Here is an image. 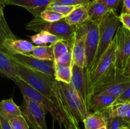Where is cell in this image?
Masks as SVG:
<instances>
[{
    "instance_id": "1",
    "label": "cell",
    "mask_w": 130,
    "mask_h": 129,
    "mask_svg": "<svg viewBox=\"0 0 130 129\" xmlns=\"http://www.w3.org/2000/svg\"><path fill=\"white\" fill-rule=\"evenodd\" d=\"M15 66L20 79L53 101L58 110L55 92L56 80L54 77L16 61Z\"/></svg>"
},
{
    "instance_id": "2",
    "label": "cell",
    "mask_w": 130,
    "mask_h": 129,
    "mask_svg": "<svg viewBox=\"0 0 130 129\" xmlns=\"http://www.w3.org/2000/svg\"><path fill=\"white\" fill-rule=\"evenodd\" d=\"M116 42L114 37L110 45L89 75L92 91L95 87L108 83L120 75L116 67Z\"/></svg>"
},
{
    "instance_id": "3",
    "label": "cell",
    "mask_w": 130,
    "mask_h": 129,
    "mask_svg": "<svg viewBox=\"0 0 130 129\" xmlns=\"http://www.w3.org/2000/svg\"><path fill=\"white\" fill-rule=\"evenodd\" d=\"M121 25L119 16L114 10H109L105 16L99 22V45L97 51L91 65L90 73L97 64L102 56L106 51L112 40L118 27ZM90 79V78H89Z\"/></svg>"
},
{
    "instance_id": "4",
    "label": "cell",
    "mask_w": 130,
    "mask_h": 129,
    "mask_svg": "<svg viewBox=\"0 0 130 129\" xmlns=\"http://www.w3.org/2000/svg\"><path fill=\"white\" fill-rule=\"evenodd\" d=\"M27 30H32L39 33L41 31H47L68 42L72 46L76 34V26L69 24L64 18L55 22L44 21L40 16L34 17L25 26Z\"/></svg>"
},
{
    "instance_id": "5",
    "label": "cell",
    "mask_w": 130,
    "mask_h": 129,
    "mask_svg": "<svg viewBox=\"0 0 130 129\" xmlns=\"http://www.w3.org/2000/svg\"><path fill=\"white\" fill-rule=\"evenodd\" d=\"M65 104L77 121H83L90 114L86 104L71 83L57 81Z\"/></svg>"
},
{
    "instance_id": "6",
    "label": "cell",
    "mask_w": 130,
    "mask_h": 129,
    "mask_svg": "<svg viewBox=\"0 0 130 129\" xmlns=\"http://www.w3.org/2000/svg\"><path fill=\"white\" fill-rule=\"evenodd\" d=\"M19 89L21 91L23 96L28 97L31 99L33 101H35L38 104L42 106L46 111H49L50 113L53 118V121L57 120L59 124L60 128H62V116L59 110L57 109V106L54 104V102L51 101L50 99L44 96L40 92L37 91L32 87L25 83L22 80H19L17 82Z\"/></svg>"
},
{
    "instance_id": "7",
    "label": "cell",
    "mask_w": 130,
    "mask_h": 129,
    "mask_svg": "<svg viewBox=\"0 0 130 129\" xmlns=\"http://www.w3.org/2000/svg\"><path fill=\"white\" fill-rule=\"evenodd\" d=\"M114 38L116 42V67L118 73L123 74L130 56V31L120 25Z\"/></svg>"
},
{
    "instance_id": "8",
    "label": "cell",
    "mask_w": 130,
    "mask_h": 129,
    "mask_svg": "<svg viewBox=\"0 0 130 129\" xmlns=\"http://www.w3.org/2000/svg\"><path fill=\"white\" fill-rule=\"evenodd\" d=\"M22 113L29 126L32 129H47L46 110L31 99L23 96Z\"/></svg>"
},
{
    "instance_id": "9",
    "label": "cell",
    "mask_w": 130,
    "mask_h": 129,
    "mask_svg": "<svg viewBox=\"0 0 130 129\" xmlns=\"http://www.w3.org/2000/svg\"><path fill=\"white\" fill-rule=\"evenodd\" d=\"M5 51L17 63L54 77L55 61L53 60L41 59L32 56L30 54L13 53L6 50H5Z\"/></svg>"
},
{
    "instance_id": "10",
    "label": "cell",
    "mask_w": 130,
    "mask_h": 129,
    "mask_svg": "<svg viewBox=\"0 0 130 129\" xmlns=\"http://www.w3.org/2000/svg\"><path fill=\"white\" fill-rule=\"evenodd\" d=\"M70 83L76 90L87 107L89 97L92 95V91L86 68H81L72 64V78Z\"/></svg>"
},
{
    "instance_id": "11",
    "label": "cell",
    "mask_w": 130,
    "mask_h": 129,
    "mask_svg": "<svg viewBox=\"0 0 130 129\" xmlns=\"http://www.w3.org/2000/svg\"><path fill=\"white\" fill-rule=\"evenodd\" d=\"M88 20L84 24L76 26L74 40L72 46L73 64L81 67H86L85 42L87 34Z\"/></svg>"
},
{
    "instance_id": "12",
    "label": "cell",
    "mask_w": 130,
    "mask_h": 129,
    "mask_svg": "<svg viewBox=\"0 0 130 129\" xmlns=\"http://www.w3.org/2000/svg\"><path fill=\"white\" fill-rule=\"evenodd\" d=\"M99 22H91L88 20V26L86 42H85V54H86L85 68L87 70L88 75L99 45Z\"/></svg>"
},
{
    "instance_id": "13",
    "label": "cell",
    "mask_w": 130,
    "mask_h": 129,
    "mask_svg": "<svg viewBox=\"0 0 130 129\" xmlns=\"http://www.w3.org/2000/svg\"><path fill=\"white\" fill-rule=\"evenodd\" d=\"M130 85V77L118 75L114 80L93 89V94H105L118 98Z\"/></svg>"
},
{
    "instance_id": "14",
    "label": "cell",
    "mask_w": 130,
    "mask_h": 129,
    "mask_svg": "<svg viewBox=\"0 0 130 129\" xmlns=\"http://www.w3.org/2000/svg\"><path fill=\"white\" fill-rule=\"evenodd\" d=\"M53 0H5L3 4L15 5L24 8L31 13L34 17L40 16L41 13L46 8Z\"/></svg>"
},
{
    "instance_id": "15",
    "label": "cell",
    "mask_w": 130,
    "mask_h": 129,
    "mask_svg": "<svg viewBox=\"0 0 130 129\" xmlns=\"http://www.w3.org/2000/svg\"><path fill=\"white\" fill-rule=\"evenodd\" d=\"M0 75L16 83L20 80L15 61L1 48H0Z\"/></svg>"
},
{
    "instance_id": "16",
    "label": "cell",
    "mask_w": 130,
    "mask_h": 129,
    "mask_svg": "<svg viewBox=\"0 0 130 129\" xmlns=\"http://www.w3.org/2000/svg\"><path fill=\"white\" fill-rule=\"evenodd\" d=\"M34 45L24 39L17 38H7L3 44L2 48L13 53L30 54Z\"/></svg>"
},
{
    "instance_id": "17",
    "label": "cell",
    "mask_w": 130,
    "mask_h": 129,
    "mask_svg": "<svg viewBox=\"0 0 130 129\" xmlns=\"http://www.w3.org/2000/svg\"><path fill=\"white\" fill-rule=\"evenodd\" d=\"M117 97L105 94H92L88 99L87 108L93 112L103 111L110 107L116 100Z\"/></svg>"
},
{
    "instance_id": "18",
    "label": "cell",
    "mask_w": 130,
    "mask_h": 129,
    "mask_svg": "<svg viewBox=\"0 0 130 129\" xmlns=\"http://www.w3.org/2000/svg\"><path fill=\"white\" fill-rule=\"evenodd\" d=\"M88 20L91 22H100L105 16L109 10L99 0L90 1L86 5Z\"/></svg>"
},
{
    "instance_id": "19",
    "label": "cell",
    "mask_w": 130,
    "mask_h": 129,
    "mask_svg": "<svg viewBox=\"0 0 130 129\" xmlns=\"http://www.w3.org/2000/svg\"><path fill=\"white\" fill-rule=\"evenodd\" d=\"M69 24L73 26H78L88 20L87 9L85 5H79L64 18Z\"/></svg>"
},
{
    "instance_id": "20",
    "label": "cell",
    "mask_w": 130,
    "mask_h": 129,
    "mask_svg": "<svg viewBox=\"0 0 130 129\" xmlns=\"http://www.w3.org/2000/svg\"><path fill=\"white\" fill-rule=\"evenodd\" d=\"M85 129H98L107 126V121L102 111L90 113L83 121Z\"/></svg>"
},
{
    "instance_id": "21",
    "label": "cell",
    "mask_w": 130,
    "mask_h": 129,
    "mask_svg": "<svg viewBox=\"0 0 130 129\" xmlns=\"http://www.w3.org/2000/svg\"><path fill=\"white\" fill-rule=\"evenodd\" d=\"M0 110L8 120L15 116L22 115L21 109L15 104L12 97L0 101Z\"/></svg>"
},
{
    "instance_id": "22",
    "label": "cell",
    "mask_w": 130,
    "mask_h": 129,
    "mask_svg": "<svg viewBox=\"0 0 130 129\" xmlns=\"http://www.w3.org/2000/svg\"><path fill=\"white\" fill-rule=\"evenodd\" d=\"M72 66L55 62V79L58 82L70 83L72 78Z\"/></svg>"
},
{
    "instance_id": "23",
    "label": "cell",
    "mask_w": 130,
    "mask_h": 129,
    "mask_svg": "<svg viewBox=\"0 0 130 129\" xmlns=\"http://www.w3.org/2000/svg\"><path fill=\"white\" fill-rule=\"evenodd\" d=\"M32 44L36 46H46L48 44H53L60 39L53 34L47 31H41L35 35L29 36Z\"/></svg>"
},
{
    "instance_id": "24",
    "label": "cell",
    "mask_w": 130,
    "mask_h": 129,
    "mask_svg": "<svg viewBox=\"0 0 130 129\" xmlns=\"http://www.w3.org/2000/svg\"><path fill=\"white\" fill-rule=\"evenodd\" d=\"M30 54L41 59L55 60L52 44L46 46H34Z\"/></svg>"
},
{
    "instance_id": "25",
    "label": "cell",
    "mask_w": 130,
    "mask_h": 129,
    "mask_svg": "<svg viewBox=\"0 0 130 129\" xmlns=\"http://www.w3.org/2000/svg\"><path fill=\"white\" fill-rule=\"evenodd\" d=\"M71 48H72V46L63 40H59L55 44H52L55 60H57L61 56L65 54Z\"/></svg>"
},
{
    "instance_id": "26",
    "label": "cell",
    "mask_w": 130,
    "mask_h": 129,
    "mask_svg": "<svg viewBox=\"0 0 130 129\" xmlns=\"http://www.w3.org/2000/svg\"><path fill=\"white\" fill-rule=\"evenodd\" d=\"M41 18L48 22H55L66 17V16L53 10L46 8L40 15Z\"/></svg>"
},
{
    "instance_id": "27",
    "label": "cell",
    "mask_w": 130,
    "mask_h": 129,
    "mask_svg": "<svg viewBox=\"0 0 130 129\" xmlns=\"http://www.w3.org/2000/svg\"><path fill=\"white\" fill-rule=\"evenodd\" d=\"M75 7L76 6H69V5H63L60 3L52 2L50 5H48L46 8L57 11L66 16L75 8Z\"/></svg>"
},
{
    "instance_id": "28",
    "label": "cell",
    "mask_w": 130,
    "mask_h": 129,
    "mask_svg": "<svg viewBox=\"0 0 130 129\" xmlns=\"http://www.w3.org/2000/svg\"><path fill=\"white\" fill-rule=\"evenodd\" d=\"M11 129H29V126L23 115L15 116L8 120Z\"/></svg>"
},
{
    "instance_id": "29",
    "label": "cell",
    "mask_w": 130,
    "mask_h": 129,
    "mask_svg": "<svg viewBox=\"0 0 130 129\" xmlns=\"http://www.w3.org/2000/svg\"><path fill=\"white\" fill-rule=\"evenodd\" d=\"M8 25L7 23L0 22V48H2L3 44L7 38H16Z\"/></svg>"
},
{
    "instance_id": "30",
    "label": "cell",
    "mask_w": 130,
    "mask_h": 129,
    "mask_svg": "<svg viewBox=\"0 0 130 129\" xmlns=\"http://www.w3.org/2000/svg\"><path fill=\"white\" fill-rule=\"evenodd\" d=\"M106 121L107 129H119L123 126H128L122 118L111 117L107 119Z\"/></svg>"
},
{
    "instance_id": "31",
    "label": "cell",
    "mask_w": 130,
    "mask_h": 129,
    "mask_svg": "<svg viewBox=\"0 0 130 129\" xmlns=\"http://www.w3.org/2000/svg\"><path fill=\"white\" fill-rule=\"evenodd\" d=\"M55 62L60 64H66L69 65H72L73 62H72V48H70L65 54L61 56L60 58H58L57 60H55Z\"/></svg>"
},
{
    "instance_id": "32",
    "label": "cell",
    "mask_w": 130,
    "mask_h": 129,
    "mask_svg": "<svg viewBox=\"0 0 130 129\" xmlns=\"http://www.w3.org/2000/svg\"><path fill=\"white\" fill-rule=\"evenodd\" d=\"M126 102H130V85L116 99L114 103H121Z\"/></svg>"
},
{
    "instance_id": "33",
    "label": "cell",
    "mask_w": 130,
    "mask_h": 129,
    "mask_svg": "<svg viewBox=\"0 0 130 129\" xmlns=\"http://www.w3.org/2000/svg\"><path fill=\"white\" fill-rule=\"evenodd\" d=\"M104 3L109 10L116 11L121 0H99Z\"/></svg>"
},
{
    "instance_id": "34",
    "label": "cell",
    "mask_w": 130,
    "mask_h": 129,
    "mask_svg": "<svg viewBox=\"0 0 130 129\" xmlns=\"http://www.w3.org/2000/svg\"><path fill=\"white\" fill-rule=\"evenodd\" d=\"M119 18L122 25L130 31V15L121 13L119 15Z\"/></svg>"
},
{
    "instance_id": "35",
    "label": "cell",
    "mask_w": 130,
    "mask_h": 129,
    "mask_svg": "<svg viewBox=\"0 0 130 129\" xmlns=\"http://www.w3.org/2000/svg\"><path fill=\"white\" fill-rule=\"evenodd\" d=\"M0 123L2 129H11L8 120L4 116L1 110H0Z\"/></svg>"
},
{
    "instance_id": "36",
    "label": "cell",
    "mask_w": 130,
    "mask_h": 129,
    "mask_svg": "<svg viewBox=\"0 0 130 129\" xmlns=\"http://www.w3.org/2000/svg\"><path fill=\"white\" fill-rule=\"evenodd\" d=\"M52 2L60 3L63 4V5H69V6H77L79 5L76 2V0H53Z\"/></svg>"
},
{
    "instance_id": "37",
    "label": "cell",
    "mask_w": 130,
    "mask_h": 129,
    "mask_svg": "<svg viewBox=\"0 0 130 129\" xmlns=\"http://www.w3.org/2000/svg\"><path fill=\"white\" fill-rule=\"evenodd\" d=\"M122 13L130 15V0H123V7Z\"/></svg>"
},
{
    "instance_id": "38",
    "label": "cell",
    "mask_w": 130,
    "mask_h": 129,
    "mask_svg": "<svg viewBox=\"0 0 130 129\" xmlns=\"http://www.w3.org/2000/svg\"><path fill=\"white\" fill-rule=\"evenodd\" d=\"M123 75L126 76H128V77H130V56L128 59V62H127L126 66L125 68H124V70L123 72Z\"/></svg>"
},
{
    "instance_id": "39",
    "label": "cell",
    "mask_w": 130,
    "mask_h": 129,
    "mask_svg": "<svg viewBox=\"0 0 130 129\" xmlns=\"http://www.w3.org/2000/svg\"><path fill=\"white\" fill-rule=\"evenodd\" d=\"M5 6L3 4L0 3V22H6L3 13V9Z\"/></svg>"
},
{
    "instance_id": "40",
    "label": "cell",
    "mask_w": 130,
    "mask_h": 129,
    "mask_svg": "<svg viewBox=\"0 0 130 129\" xmlns=\"http://www.w3.org/2000/svg\"><path fill=\"white\" fill-rule=\"evenodd\" d=\"M123 119V120L125 121L126 123L128 125V126H129V125H130V108L128 111V112H127L126 116H124Z\"/></svg>"
},
{
    "instance_id": "41",
    "label": "cell",
    "mask_w": 130,
    "mask_h": 129,
    "mask_svg": "<svg viewBox=\"0 0 130 129\" xmlns=\"http://www.w3.org/2000/svg\"><path fill=\"white\" fill-rule=\"evenodd\" d=\"M76 1L79 5H86L90 2V0H76Z\"/></svg>"
},
{
    "instance_id": "42",
    "label": "cell",
    "mask_w": 130,
    "mask_h": 129,
    "mask_svg": "<svg viewBox=\"0 0 130 129\" xmlns=\"http://www.w3.org/2000/svg\"><path fill=\"white\" fill-rule=\"evenodd\" d=\"M119 129H129V128H128V126H123L121 127Z\"/></svg>"
},
{
    "instance_id": "43",
    "label": "cell",
    "mask_w": 130,
    "mask_h": 129,
    "mask_svg": "<svg viewBox=\"0 0 130 129\" xmlns=\"http://www.w3.org/2000/svg\"><path fill=\"white\" fill-rule=\"evenodd\" d=\"M98 129H107V126H102V127L99 128Z\"/></svg>"
},
{
    "instance_id": "44",
    "label": "cell",
    "mask_w": 130,
    "mask_h": 129,
    "mask_svg": "<svg viewBox=\"0 0 130 129\" xmlns=\"http://www.w3.org/2000/svg\"><path fill=\"white\" fill-rule=\"evenodd\" d=\"M5 1V0H0V3H1L3 4L4 1ZM3 5H4V4H3Z\"/></svg>"
},
{
    "instance_id": "45",
    "label": "cell",
    "mask_w": 130,
    "mask_h": 129,
    "mask_svg": "<svg viewBox=\"0 0 130 129\" xmlns=\"http://www.w3.org/2000/svg\"><path fill=\"white\" fill-rule=\"evenodd\" d=\"M0 129H2V128H1V123H0Z\"/></svg>"
},
{
    "instance_id": "46",
    "label": "cell",
    "mask_w": 130,
    "mask_h": 129,
    "mask_svg": "<svg viewBox=\"0 0 130 129\" xmlns=\"http://www.w3.org/2000/svg\"><path fill=\"white\" fill-rule=\"evenodd\" d=\"M128 128H129V129H130V126H128Z\"/></svg>"
},
{
    "instance_id": "47",
    "label": "cell",
    "mask_w": 130,
    "mask_h": 129,
    "mask_svg": "<svg viewBox=\"0 0 130 129\" xmlns=\"http://www.w3.org/2000/svg\"><path fill=\"white\" fill-rule=\"evenodd\" d=\"M129 126H130V125H129Z\"/></svg>"
}]
</instances>
